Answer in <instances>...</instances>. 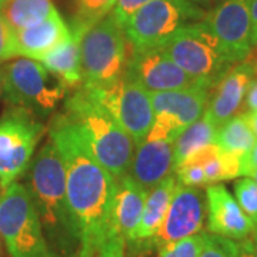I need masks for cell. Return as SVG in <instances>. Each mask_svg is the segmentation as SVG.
Instances as JSON below:
<instances>
[{
  "label": "cell",
  "mask_w": 257,
  "mask_h": 257,
  "mask_svg": "<svg viewBox=\"0 0 257 257\" xmlns=\"http://www.w3.org/2000/svg\"><path fill=\"white\" fill-rule=\"evenodd\" d=\"M49 139L63 160L66 196L80 244L79 257H94L109 234L117 180L94 159L63 113L50 121Z\"/></svg>",
  "instance_id": "obj_1"
},
{
  "label": "cell",
  "mask_w": 257,
  "mask_h": 257,
  "mask_svg": "<svg viewBox=\"0 0 257 257\" xmlns=\"http://www.w3.org/2000/svg\"><path fill=\"white\" fill-rule=\"evenodd\" d=\"M23 176L49 247L59 257H79L80 244L66 196L63 160L50 139L33 156Z\"/></svg>",
  "instance_id": "obj_2"
},
{
  "label": "cell",
  "mask_w": 257,
  "mask_h": 257,
  "mask_svg": "<svg viewBox=\"0 0 257 257\" xmlns=\"http://www.w3.org/2000/svg\"><path fill=\"white\" fill-rule=\"evenodd\" d=\"M63 114L77 128L94 159L116 180L127 175L136 145L84 87L66 99Z\"/></svg>",
  "instance_id": "obj_3"
},
{
  "label": "cell",
  "mask_w": 257,
  "mask_h": 257,
  "mask_svg": "<svg viewBox=\"0 0 257 257\" xmlns=\"http://www.w3.org/2000/svg\"><path fill=\"white\" fill-rule=\"evenodd\" d=\"M130 45L111 15L86 30L80 40L82 87L107 86L126 73Z\"/></svg>",
  "instance_id": "obj_4"
},
{
  "label": "cell",
  "mask_w": 257,
  "mask_h": 257,
  "mask_svg": "<svg viewBox=\"0 0 257 257\" xmlns=\"http://www.w3.org/2000/svg\"><path fill=\"white\" fill-rule=\"evenodd\" d=\"M160 49L193 79L213 87L236 64L204 20L184 25Z\"/></svg>",
  "instance_id": "obj_5"
},
{
  "label": "cell",
  "mask_w": 257,
  "mask_h": 257,
  "mask_svg": "<svg viewBox=\"0 0 257 257\" xmlns=\"http://www.w3.org/2000/svg\"><path fill=\"white\" fill-rule=\"evenodd\" d=\"M0 236L10 257H59L47 244L30 194L18 182L0 190Z\"/></svg>",
  "instance_id": "obj_6"
},
{
  "label": "cell",
  "mask_w": 257,
  "mask_h": 257,
  "mask_svg": "<svg viewBox=\"0 0 257 257\" xmlns=\"http://www.w3.org/2000/svg\"><path fill=\"white\" fill-rule=\"evenodd\" d=\"M2 69L3 93L10 106L46 117L63 100L67 87L37 60H13Z\"/></svg>",
  "instance_id": "obj_7"
},
{
  "label": "cell",
  "mask_w": 257,
  "mask_h": 257,
  "mask_svg": "<svg viewBox=\"0 0 257 257\" xmlns=\"http://www.w3.org/2000/svg\"><path fill=\"white\" fill-rule=\"evenodd\" d=\"M207 12L190 0H152L124 23L132 49L160 46L184 25L202 22Z\"/></svg>",
  "instance_id": "obj_8"
},
{
  "label": "cell",
  "mask_w": 257,
  "mask_h": 257,
  "mask_svg": "<svg viewBox=\"0 0 257 257\" xmlns=\"http://www.w3.org/2000/svg\"><path fill=\"white\" fill-rule=\"evenodd\" d=\"M43 133L39 116L9 104L0 117V189L25 175Z\"/></svg>",
  "instance_id": "obj_9"
},
{
  "label": "cell",
  "mask_w": 257,
  "mask_h": 257,
  "mask_svg": "<svg viewBox=\"0 0 257 257\" xmlns=\"http://www.w3.org/2000/svg\"><path fill=\"white\" fill-rule=\"evenodd\" d=\"M211 89L210 83L197 80L186 89L150 93L153 123L145 140L173 143L184 128L204 114Z\"/></svg>",
  "instance_id": "obj_10"
},
{
  "label": "cell",
  "mask_w": 257,
  "mask_h": 257,
  "mask_svg": "<svg viewBox=\"0 0 257 257\" xmlns=\"http://www.w3.org/2000/svg\"><path fill=\"white\" fill-rule=\"evenodd\" d=\"M86 90L124 128L136 146L146 139L153 123L150 93L126 76L107 86Z\"/></svg>",
  "instance_id": "obj_11"
},
{
  "label": "cell",
  "mask_w": 257,
  "mask_h": 257,
  "mask_svg": "<svg viewBox=\"0 0 257 257\" xmlns=\"http://www.w3.org/2000/svg\"><path fill=\"white\" fill-rule=\"evenodd\" d=\"M206 219V194L200 187H189L177 183L175 194L166 213V217L156 236L142 246L126 247L135 253H147L152 250H160L167 244L190 237L200 233Z\"/></svg>",
  "instance_id": "obj_12"
},
{
  "label": "cell",
  "mask_w": 257,
  "mask_h": 257,
  "mask_svg": "<svg viewBox=\"0 0 257 257\" xmlns=\"http://www.w3.org/2000/svg\"><path fill=\"white\" fill-rule=\"evenodd\" d=\"M124 76L149 93L190 87L197 82L166 55L160 46L132 49Z\"/></svg>",
  "instance_id": "obj_13"
},
{
  "label": "cell",
  "mask_w": 257,
  "mask_h": 257,
  "mask_svg": "<svg viewBox=\"0 0 257 257\" xmlns=\"http://www.w3.org/2000/svg\"><path fill=\"white\" fill-rule=\"evenodd\" d=\"M204 22L216 35L233 63L253 55L250 40V0H226L207 12Z\"/></svg>",
  "instance_id": "obj_14"
},
{
  "label": "cell",
  "mask_w": 257,
  "mask_h": 257,
  "mask_svg": "<svg viewBox=\"0 0 257 257\" xmlns=\"http://www.w3.org/2000/svg\"><path fill=\"white\" fill-rule=\"evenodd\" d=\"M204 194L209 233L236 241L253 234V223L223 184H209Z\"/></svg>",
  "instance_id": "obj_15"
},
{
  "label": "cell",
  "mask_w": 257,
  "mask_h": 257,
  "mask_svg": "<svg viewBox=\"0 0 257 257\" xmlns=\"http://www.w3.org/2000/svg\"><path fill=\"white\" fill-rule=\"evenodd\" d=\"M254 76V62L244 60L231 66L229 72L214 84L204 114L217 127L239 111L246 97L248 84Z\"/></svg>",
  "instance_id": "obj_16"
},
{
  "label": "cell",
  "mask_w": 257,
  "mask_h": 257,
  "mask_svg": "<svg viewBox=\"0 0 257 257\" xmlns=\"http://www.w3.org/2000/svg\"><path fill=\"white\" fill-rule=\"evenodd\" d=\"M127 175L145 190H153L169 176L175 175L173 143L143 140L136 146Z\"/></svg>",
  "instance_id": "obj_17"
},
{
  "label": "cell",
  "mask_w": 257,
  "mask_h": 257,
  "mask_svg": "<svg viewBox=\"0 0 257 257\" xmlns=\"http://www.w3.org/2000/svg\"><path fill=\"white\" fill-rule=\"evenodd\" d=\"M147 194L149 192L139 186L128 175L120 177L111 206L107 237H120L126 241L130 239L140 221Z\"/></svg>",
  "instance_id": "obj_18"
},
{
  "label": "cell",
  "mask_w": 257,
  "mask_h": 257,
  "mask_svg": "<svg viewBox=\"0 0 257 257\" xmlns=\"http://www.w3.org/2000/svg\"><path fill=\"white\" fill-rule=\"evenodd\" d=\"M15 33L16 56H25L37 62L72 36V30L57 10L35 26L22 29Z\"/></svg>",
  "instance_id": "obj_19"
},
{
  "label": "cell",
  "mask_w": 257,
  "mask_h": 257,
  "mask_svg": "<svg viewBox=\"0 0 257 257\" xmlns=\"http://www.w3.org/2000/svg\"><path fill=\"white\" fill-rule=\"evenodd\" d=\"M176 186H177L176 176L172 175L160 184H157L153 190L149 192L138 227L132 233L126 244L142 246L156 236V233L165 220L166 213L169 210Z\"/></svg>",
  "instance_id": "obj_20"
},
{
  "label": "cell",
  "mask_w": 257,
  "mask_h": 257,
  "mask_svg": "<svg viewBox=\"0 0 257 257\" xmlns=\"http://www.w3.org/2000/svg\"><path fill=\"white\" fill-rule=\"evenodd\" d=\"M82 36V33L72 32V36L64 43L53 49L39 60L67 89L82 87V66H80Z\"/></svg>",
  "instance_id": "obj_21"
},
{
  "label": "cell",
  "mask_w": 257,
  "mask_h": 257,
  "mask_svg": "<svg viewBox=\"0 0 257 257\" xmlns=\"http://www.w3.org/2000/svg\"><path fill=\"white\" fill-rule=\"evenodd\" d=\"M55 12L52 0H5L0 5V15L15 32L35 26Z\"/></svg>",
  "instance_id": "obj_22"
},
{
  "label": "cell",
  "mask_w": 257,
  "mask_h": 257,
  "mask_svg": "<svg viewBox=\"0 0 257 257\" xmlns=\"http://www.w3.org/2000/svg\"><path fill=\"white\" fill-rule=\"evenodd\" d=\"M217 126L211 121L206 114L177 136L173 142V153H175V167L183 163L186 159L193 156L199 150L214 143Z\"/></svg>",
  "instance_id": "obj_23"
},
{
  "label": "cell",
  "mask_w": 257,
  "mask_h": 257,
  "mask_svg": "<svg viewBox=\"0 0 257 257\" xmlns=\"http://www.w3.org/2000/svg\"><path fill=\"white\" fill-rule=\"evenodd\" d=\"M257 139L248 126L244 113L234 114L217 127L214 145L221 150L243 157L256 145Z\"/></svg>",
  "instance_id": "obj_24"
},
{
  "label": "cell",
  "mask_w": 257,
  "mask_h": 257,
  "mask_svg": "<svg viewBox=\"0 0 257 257\" xmlns=\"http://www.w3.org/2000/svg\"><path fill=\"white\" fill-rule=\"evenodd\" d=\"M117 0H76L72 32L84 35L86 30L99 23L110 13Z\"/></svg>",
  "instance_id": "obj_25"
},
{
  "label": "cell",
  "mask_w": 257,
  "mask_h": 257,
  "mask_svg": "<svg viewBox=\"0 0 257 257\" xmlns=\"http://www.w3.org/2000/svg\"><path fill=\"white\" fill-rule=\"evenodd\" d=\"M209 233L200 231L190 237L167 244L157 251L156 257H200L203 248L207 243Z\"/></svg>",
  "instance_id": "obj_26"
},
{
  "label": "cell",
  "mask_w": 257,
  "mask_h": 257,
  "mask_svg": "<svg viewBox=\"0 0 257 257\" xmlns=\"http://www.w3.org/2000/svg\"><path fill=\"white\" fill-rule=\"evenodd\" d=\"M234 194L240 209L257 226V183L251 177H243L234 184Z\"/></svg>",
  "instance_id": "obj_27"
},
{
  "label": "cell",
  "mask_w": 257,
  "mask_h": 257,
  "mask_svg": "<svg viewBox=\"0 0 257 257\" xmlns=\"http://www.w3.org/2000/svg\"><path fill=\"white\" fill-rule=\"evenodd\" d=\"M234 254H236V240L226 239L209 233V239L200 257H234Z\"/></svg>",
  "instance_id": "obj_28"
},
{
  "label": "cell",
  "mask_w": 257,
  "mask_h": 257,
  "mask_svg": "<svg viewBox=\"0 0 257 257\" xmlns=\"http://www.w3.org/2000/svg\"><path fill=\"white\" fill-rule=\"evenodd\" d=\"M16 56V33L0 15V63Z\"/></svg>",
  "instance_id": "obj_29"
},
{
  "label": "cell",
  "mask_w": 257,
  "mask_h": 257,
  "mask_svg": "<svg viewBox=\"0 0 257 257\" xmlns=\"http://www.w3.org/2000/svg\"><path fill=\"white\" fill-rule=\"evenodd\" d=\"M150 2L152 0H117L113 10L110 12V15L119 25L124 26V23L128 19Z\"/></svg>",
  "instance_id": "obj_30"
},
{
  "label": "cell",
  "mask_w": 257,
  "mask_h": 257,
  "mask_svg": "<svg viewBox=\"0 0 257 257\" xmlns=\"http://www.w3.org/2000/svg\"><path fill=\"white\" fill-rule=\"evenodd\" d=\"M94 257H135L126 248V240L109 236Z\"/></svg>",
  "instance_id": "obj_31"
},
{
  "label": "cell",
  "mask_w": 257,
  "mask_h": 257,
  "mask_svg": "<svg viewBox=\"0 0 257 257\" xmlns=\"http://www.w3.org/2000/svg\"><path fill=\"white\" fill-rule=\"evenodd\" d=\"M234 257H257V246L253 237L237 240L236 241V254Z\"/></svg>",
  "instance_id": "obj_32"
},
{
  "label": "cell",
  "mask_w": 257,
  "mask_h": 257,
  "mask_svg": "<svg viewBox=\"0 0 257 257\" xmlns=\"http://www.w3.org/2000/svg\"><path fill=\"white\" fill-rule=\"evenodd\" d=\"M257 169V142L251 150L241 157V177H246L251 170Z\"/></svg>",
  "instance_id": "obj_33"
},
{
  "label": "cell",
  "mask_w": 257,
  "mask_h": 257,
  "mask_svg": "<svg viewBox=\"0 0 257 257\" xmlns=\"http://www.w3.org/2000/svg\"><path fill=\"white\" fill-rule=\"evenodd\" d=\"M243 106L247 111H257V77H253V80L248 84Z\"/></svg>",
  "instance_id": "obj_34"
},
{
  "label": "cell",
  "mask_w": 257,
  "mask_h": 257,
  "mask_svg": "<svg viewBox=\"0 0 257 257\" xmlns=\"http://www.w3.org/2000/svg\"><path fill=\"white\" fill-rule=\"evenodd\" d=\"M250 40L253 50L257 49V0H250Z\"/></svg>",
  "instance_id": "obj_35"
},
{
  "label": "cell",
  "mask_w": 257,
  "mask_h": 257,
  "mask_svg": "<svg viewBox=\"0 0 257 257\" xmlns=\"http://www.w3.org/2000/svg\"><path fill=\"white\" fill-rule=\"evenodd\" d=\"M244 116H246V120H247L253 135L257 139V111H244Z\"/></svg>",
  "instance_id": "obj_36"
},
{
  "label": "cell",
  "mask_w": 257,
  "mask_h": 257,
  "mask_svg": "<svg viewBox=\"0 0 257 257\" xmlns=\"http://www.w3.org/2000/svg\"><path fill=\"white\" fill-rule=\"evenodd\" d=\"M190 2H193L197 6H214L216 8L217 5H220L226 0H190Z\"/></svg>",
  "instance_id": "obj_37"
},
{
  "label": "cell",
  "mask_w": 257,
  "mask_h": 257,
  "mask_svg": "<svg viewBox=\"0 0 257 257\" xmlns=\"http://www.w3.org/2000/svg\"><path fill=\"white\" fill-rule=\"evenodd\" d=\"M0 257H10L9 251H8V247H6L5 241L2 239V236H0Z\"/></svg>",
  "instance_id": "obj_38"
},
{
  "label": "cell",
  "mask_w": 257,
  "mask_h": 257,
  "mask_svg": "<svg viewBox=\"0 0 257 257\" xmlns=\"http://www.w3.org/2000/svg\"><path fill=\"white\" fill-rule=\"evenodd\" d=\"M247 177H251V179H253V180H254V182H256V183H257V169H254V170H251V172L248 173Z\"/></svg>",
  "instance_id": "obj_39"
},
{
  "label": "cell",
  "mask_w": 257,
  "mask_h": 257,
  "mask_svg": "<svg viewBox=\"0 0 257 257\" xmlns=\"http://www.w3.org/2000/svg\"><path fill=\"white\" fill-rule=\"evenodd\" d=\"M253 240H254V244L257 246V226H254V230H253Z\"/></svg>",
  "instance_id": "obj_40"
},
{
  "label": "cell",
  "mask_w": 257,
  "mask_h": 257,
  "mask_svg": "<svg viewBox=\"0 0 257 257\" xmlns=\"http://www.w3.org/2000/svg\"><path fill=\"white\" fill-rule=\"evenodd\" d=\"M3 93V80H2V69H0V94Z\"/></svg>",
  "instance_id": "obj_41"
},
{
  "label": "cell",
  "mask_w": 257,
  "mask_h": 257,
  "mask_svg": "<svg viewBox=\"0 0 257 257\" xmlns=\"http://www.w3.org/2000/svg\"><path fill=\"white\" fill-rule=\"evenodd\" d=\"M254 67H256V73H257V60L254 62Z\"/></svg>",
  "instance_id": "obj_42"
},
{
  "label": "cell",
  "mask_w": 257,
  "mask_h": 257,
  "mask_svg": "<svg viewBox=\"0 0 257 257\" xmlns=\"http://www.w3.org/2000/svg\"><path fill=\"white\" fill-rule=\"evenodd\" d=\"M2 3H3V0H0V5H2Z\"/></svg>",
  "instance_id": "obj_43"
},
{
  "label": "cell",
  "mask_w": 257,
  "mask_h": 257,
  "mask_svg": "<svg viewBox=\"0 0 257 257\" xmlns=\"http://www.w3.org/2000/svg\"><path fill=\"white\" fill-rule=\"evenodd\" d=\"M3 2H5V0H3Z\"/></svg>",
  "instance_id": "obj_44"
}]
</instances>
